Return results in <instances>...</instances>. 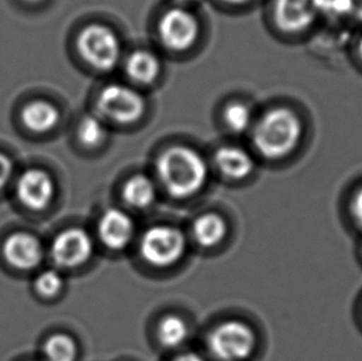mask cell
<instances>
[{
    "mask_svg": "<svg viewBox=\"0 0 362 361\" xmlns=\"http://www.w3.org/2000/svg\"><path fill=\"white\" fill-rule=\"evenodd\" d=\"M157 172L172 195L185 198L202 190L208 176V167L203 157L194 150L173 147L158 159Z\"/></svg>",
    "mask_w": 362,
    "mask_h": 361,
    "instance_id": "cell-1",
    "label": "cell"
},
{
    "mask_svg": "<svg viewBox=\"0 0 362 361\" xmlns=\"http://www.w3.org/2000/svg\"><path fill=\"white\" fill-rule=\"evenodd\" d=\"M302 134L298 115L287 108H276L266 113L255 127V147L266 159L277 160L298 147Z\"/></svg>",
    "mask_w": 362,
    "mask_h": 361,
    "instance_id": "cell-2",
    "label": "cell"
},
{
    "mask_svg": "<svg viewBox=\"0 0 362 361\" xmlns=\"http://www.w3.org/2000/svg\"><path fill=\"white\" fill-rule=\"evenodd\" d=\"M79 54L98 71L108 72L117 67L122 56V45L113 30L100 24L86 26L77 39Z\"/></svg>",
    "mask_w": 362,
    "mask_h": 361,
    "instance_id": "cell-3",
    "label": "cell"
},
{
    "mask_svg": "<svg viewBox=\"0 0 362 361\" xmlns=\"http://www.w3.org/2000/svg\"><path fill=\"white\" fill-rule=\"evenodd\" d=\"M100 115L118 124H132L141 119L146 103L140 93L122 84H110L97 101Z\"/></svg>",
    "mask_w": 362,
    "mask_h": 361,
    "instance_id": "cell-4",
    "label": "cell"
},
{
    "mask_svg": "<svg viewBox=\"0 0 362 361\" xmlns=\"http://www.w3.org/2000/svg\"><path fill=\"white\" fill-rule=\"evenodd\" d=\"M252 329L239 321H228L213 331L209 338L211 353L221 361H243L255 348Z\"/></svg>",
    "mask_w": 362,
    "mask_h": 361,
    "instance_id": "cell-5",
    "label": "cell"
},
{
    "mask_svg": "<svg viewBox=\"0 0 362 361\" xmlns=\"http://www.w3.org/2000/svg\"><path fill=\"white\" fill-rule=\"evenodd\" d=\"M140 250L144 259L153 266H170L181 259L186 250V239L181 230L157 225L142 236Z\"/></svg>",
    "mask_w": 362,
    "mask_h": 361,
    "instance_id": "cell-6",
    "label": "cell"
},
{
    "mask_svg": "<svg viewBox=\"0 0 362 361\" xmlns=\"http://www.w3.org/2000/svg\"><path fill=\"white\" fill-rule=\"evenodd\" d=\"M158 34L167 49L182 52L196 44L199 36V23L188 10L173 8L162 16Z\"/></svg>",
    "mask_w": 362,
    "mask_h": 361,
    "instance_id": "cell-7",
    "label": "cell"
},
{
    "mask_svg": "<svg viewBox=\"0 0 362 361\" xmlns=\"http://www.w3.org/2000/svg\"><path fill=\"white\" fill-rule=\"evenodd\" d=\"M93 241L88 233L72 228L59 233L51 246V256L59 268H76L92 256Z\"/></svg>",
    "mask_w": 362,
    "mask_h": 361,
    "instance_id": "cell-8",
    "label": "cell"
},
{
    "mask_svg": "<svg viewBox=\"0 0 362 361\" xmlns=\"http://www.w3.org/2000/svg\"><path fill=\"white\" fill-rule=\"evenodd\" d=\"M15 190L21 205L31 210H42L54 200V180L44 170L29 168L21 173Z\"/></svg>",
    "mask_w": 362,
    "mask_h": 361,
    "instance_id": "cell-9",
    "label": "cell"
},
{
    "mask_svg": "<svg viewBox=\"0 0 362 361\" xmlns=\"http://www.w3.org/2000/svg\"><path fill=\"white\" fill-rule=\"evenodd\" d=\"M320 14V0H276L274 20L286 33L308 29Z\"/></svg>",
    "mask_w": 362,
    "mask_h": 361,
    "instance_id": "cell-10",
    "label": "cell"
},
{
    "mask_svg": "<svg viewBox=\"0 0 362 361\" xmlns=\"http://www.w3.org/2000/svg\"><path fill=\"white\" fill-rule=\"evenodd\" d=\"M3 254L5 260L15 269L29 271L41 264L44 249L35 235L18 231L5 239Z\"/></svg>",
    "mask_w": 362,
    "mask_h": 361,
    "instance_id": "cell-11",
    "label": "cell"
},
{
    "mask_svg": "<svg viewBox=\"0 0 362 361\" xmlns=\"http://www.w3.org/2000/svg\"><path fill=\"white\" fill-rule=\"evenodd\" d=\"M135 233L132 218L120 210H109L99 222L98 234L109 249L122 250L130 244Z\"/></svg>",
    "mask_w": 362,
    "mask_h": 361,
    "instance_id": "cell-12",
    "label": "cell"
},
{
    "mask_svg": "<svg viewBox=\"0 0 362 361\" xmlns=\"http://www.w3.org/2000/svg\"><path fill=\"white\" fill-rule=\"evenodd\" d=\"M59 109L47 101H33L28 103L21 112V120L30 132L44 134L52 130L59 122Z\"/></svg>",
    "mask_w": 362,
    "mask_h": 361,
    "instance_id": "cell-13",
    "label": "cell"
},
{
    "mask_svg": "<svg viewBox=\"0 0 362 361\" xmlns=\"http://www.w3.org/2000/svg\"><path fill=\"white\" fill-rule=\"evenodd\" d=\"M216 165L221 173L233 180H241L254 170V160L247 152L236 147H224L216 154Z\"/></svg>",
    "mask_w": 362,
    "mask_h": 361,
    "instance_id": "cell-14",
    "label": "cell"
},
{
    "mask_svg": "<svg viewBox=\"0 0 362 361\" xmlns=\"http://www.w3.org/2000/svg\"><path fill=\"white\" fill-rule=\"evenodd\" d=\"M161 64L155 55L145 50L135 51L127 61V76L140 84H150L158 77Z\"/></svg>",
    "mask_w": 362,
    "mask_h": 361,
    "instance_id": "cell-15",
    "label": "cell"
},
{
    "mask_svg": "<svg viewBox=\"0 0 362 361\" xmlns=\"http://www.w3.org/2000/svg\"><path fill=\"white\" fill-rule=\"evenodd\" d=\"M226 234V224L221 215L206 213L201 215L193 224V236L198 244L211 248L219 244Z\"/></svg>",
    "mask_w": 362,
    "mask_h": 361,
    "instance_id": "cell-16",
    "label": "cell"
},
{
    "mask_svg": "<svg viewBox=\"0 0 362 361\" xmlns=\"http://www.w3.org/2000/svg\"><path fill=\"white\" fill-rule=\"evenodd\" d=\"M122 195L127 205L135 208H146L155 200L156 190L150 178L137 175L127 180Z\"/></svg>",
    "mask_w": 362,
    "mask_h": 361,
    "instance_id": "cell-17",
    "label": "cell"
},
{
    "mask_svg": "<svg viewBox=\"0 0 362 361\" xmlns=\"http://www.w3.org/2000/svg\"><path fill=\"white\" fill-rule=\"evenodd\" d=\"M157 334L163 347L173 349L186 342L188 337V327L182 318L177 316H167L160 323Z\"/></svg>",
    "mask_w": 362,
    "mask_h": 361,
    "instance_id": "cell-18",
    "label": "cell"
},
{
    "mask_svg": "<svg viewBox=\"0 0 362 361\" xmlns=\"http://www.w3.org/2000/svg\"><path fill=\"white\" fill-rule=\"evenodd\" d=\"M44 353L47 361H74L77 347L69 336L54 334L45 343Z\"/></svg>",
    "mask_w": 362,
    "mask_h": 361,
    "instance_id": "cell-19",
    "label": "cell"
},
{
    "mask_svg": "<svg viewBox=\"0 0 362 361\" xmlns=\"http://www.w3.org/2000/svg\"><path fill=\"white\" fill-rule=\"evenodd\" d=\"M108 137V130L102 119L95 115L84 117L78 125L79 142L84 147H95L102 145Z\"/></svg>",
    "mask_w": 362,
    "mask_h": 361,
    "instance_id": "cell-20",
    "label": "cell"
},
{
    "mask_svg": "<svg viewBox=\"0 0 362 361\" xmlns=\"http://www.w3.org/2000/svg\"><path fill=\"white\" fill-rule=\"evenodd\" d=\"M226 125L234 132H244L251 124V112L243 103H231L224 110Z\"/></svg>",
    "mask_w": 362,
    "mask_h": 361,
    "instance_id": "cell-21",
    "label": "cell"
},
{
    "mask_svg": "<svg viewBox=\"0 0 362 361\" xmlns=\"http://www.w3.org/2000/svg\"><path fill=\"white\" fill-rule=\"evenodd\" d=\"M62 287H64V278L56 270H45L39 273L35 280V290L42 297H54L62 290Z\"/></svg>",
    "mask_w": 362,
    "mask_h": 361,
    "instance_id": "cell-22",
    "label": "cell"
},
{
    "mask_svg": "<svg viewBox=\"0 0 362 361\" xmlns=\"http://www.w3.org/2000/svg\"><path fill=\"white\" fill-rule=\"evenodd\" d=\"M350 212L354 222L362 229V187H360L351 198L350 203Z\"/></svg>",
    "mask_w": 362,
    "mask_h": 361,
    "instance_id": "cell-23",
    "label": "cell"
},
{
    "mask_svg": "<svg viewBox=\"0 0 362 361\" xmlns=\"http://www.w3.org/2000/svg\"><path fill=\"white\" fill-rule=\"evenodd\" d=\"M13 173V162L9 157L0 152V190L9 182Z\"/></svg>",
    "mask_w": 362,
    "mask_h": 361,
    "instance_id": "cell-24",
    "label": "cell"
},
{
    "mask_svg": "<svg viewBox=\"0 0 362 361\" xmlns=\"http://www.w3.org/2000/svg\"><path fill=\"white\" fill-rule=\"evenodd\" d=\"M349 16L362 23V0H349Z\"/></svg>",
    "mask_w": 362,
    "mask_h": 361,
    "instance_id": "cell-25",
    "label": "cell"
},
{
    "mask_svg": "<svg viewBox=\"0 0 362 361\" xmlns=\"http://www.w3.org/2000/svg\"><path fill=\"white\" fill-rule=\"evenodd\" d=\"M173 361H204V359L194 353H187V354L176 357Z\"/></svg>",
    "mask_w": 362,
    "mask_h": 361,
    "instance_id": "cell-26",
    "label": "cell"
},
{
    "mask_svg": "<svg viewBox=\"0 0 362 361\" xmlns=\"http://www.w3.org/2000/svg\"><path fill=\"white\" fill-rule=\"evenodd\" d=\"M226 3H230V4H243V3H246V1H249V0H224Z\"/></svg>",
    "mask_w": 362,
    "mask_h": 361,
    "instance_id": "cell-27",
    "label": "cell"
},
{
    "mask_svg": "<svg viewBox=\"0 0 362 361\" xmlns=\"http://www.w3.org/2000/svg\"><path fill=\"white\" fill-rule=\"evenodd\" d=\"M178 4H191L193 1H196V0H176Z\"/></svg>",
    "mask_w": 362,
    "mask_h": 361,
    "instance_id": "cell-28",
    "label": "cell"
},
{
    "mask_svg": "<svg viewBox=\"0 0 362 361\" xmlns=\"http://www.w3.org/2000/svg\"><path fill=\"white\" fill-rule=\"evenodd\" d=\"M358 54H360V57L362 59V38L361 40H360V42H358Z\"/></svg>",
    "mask_w": 362,
    "mask_h": 361,
    "instance_id": "cell-29",
    "label": "cell"
},
{
    "mask_svg": "<svg viewBox=\"0 0 362 361\" xmlns=\"http://www.w3.org/2000/svg\"><path fill=\"white\" fill-rule=\"evenodd\" d=\"M25 1H29V3H35V1H39V0H25Z\"/></svg>",
    "mask_w": 362,
    "mask_h": 361,
    "instance_id": "cell-30",
    "label": "cell"
}]
</instances>
